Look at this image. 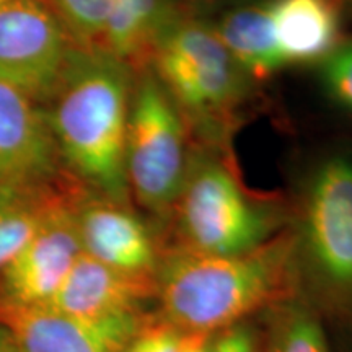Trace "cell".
I'll list each match as a JSON object with an SVG mask.
<instances>
[{
	"label": "cell",
	"instance_id": "4",
	"mask_svg": "<svg viewBox=\"0 0 352 352\" xmlns=\"http://www.w3.org/2000/svg\"><path fill=\"white\" fill-rule=\"evenodd\" d=\"M182 248L202 254L253 252L279 235L280 212L246 189L210 145L195 148L175 204Z\"/></svg>",
	"mask_w": 352,
	"mask_h": 352
},
{
	"label": "cell",
	"instance_id": "17",
	"mask_svg": "<svg viewBox=\"0 0 352 352\" xmlns=\"http://www.w3.org/2000/svg\"><path fill=\"white\" fill-rule=\"evenodd\" d=\"M270 352H328L318 318L300 303H284L274 320Z\"/></svg>",
	"mask_w": 352,
	"mask_h": 352
},
{
	"label": "cell",
	"instance_id": "15",
	"mask_svg": "<svg viewBox=\"0 0 352 352\" xmlns=\"http://www.w3.org/2000/svg\"><path fill=\"white\" fill-rule=\"evenodd\" d=\"M210 25L250 80H266L287 67L276 43L270 0L228 8Z\"/></svg>",
	"mask_w": 352,
	"mask_h": 352
},
{
	"label": "cell",
	"instance_id": "18",
	"mask_svg": "<svg viewBox=\"0 0 352 352\" xmlns=\"http://www.w3.org/2000/svg\"><path fill=\"white\" fill-rule=\"evenodd\" d=\"M78 50L98 51L113 0H44Z\"/></svg>",
	"mask_w": 352,
	"mask_h": 352
},
{
	"label": "cell",
	"instance_id": "19",
	"mask_svg": "<svg viewBox=\"0 0 352 352\" xmlns=\"http://www.w3.org/2000/svg\"><path fill=\"white\" fill-rule=\"evenodd\" d=\"M320 82L328 98L352 114V41L340 46L320 63Z\"/></svg>",
	"mask_w": 352,
	"mask_h": 352
},
{
	"label": "cell",
	"instance_id": "21",
	"mask_svg": "<svg viewBox=\"0 0 352 352\" xmlns=\"http://www.w3.org/2000/svg\"><path fill=\"white\" fill-rule=\"evenodd\" d=\"M214 352H256V347L246 329L228 328L222 336L215 338Z\"/></svg>",
	"mask_w": 352,
	"mask_h": 352
},
{
	"label": "cell",
	"instance_id": "5",
	"mask_svg": "<svg viewBox=\"0 0 352 352\" xmlns=\"http://www.w3.org/2000/svg\"><path fill=\"white\" fill-rule=\"evenodd\" d=\"M297 266L341 315L352 316V155L321 158L302 191Z\"/></svg>",
	"mask_w": 352,
	"mask_h": 352
},
{
	"label": "cell",
	"instance_id": "20",
	"mask_svg": "<svg viewBox=\"0 0 352 352\" xmlns=\"http://www.w3.org/2000/svg\"><path fill=\"white\" fill-rule=\"evenodd\" d=\"M184 331L168 321L142 324L121 352H179Z\"/></svg>",
	"mask_w": 352,
	"mask_h": 352
},
{
	"label": "cell",
	"instance_id": "13",
	"mask_svg": "<svg viewBox=\"0 0 352 352\" xmlns=\"http://www.w3.org/2000/svg\"><path fill=\"white\" fill-rule=\"evenodd\" d=\"M285 65L320 64L342 43L340 0H270Z\"/></svg>",
	"mask_w": 352,
	"mask_h": 352
},
{
	"label": "cell",
	"instance_id": "11",
	"mask_svg": "<svg viewBox=\"0 0 352 352\" xmlns=\"http://www.w3.org/2000/svg\"><path fill=\"white\" fill-rule=\"evenodd\" d=\"M142 321L140 315L85 320L47 305H0V323L19 352H121Z\"/></svg>",
	"mask_w": 352,
	"mask_h": 352
},
{
	"label": "cell",
	"instance_id": "2",
	"mask_svg": "<svg viewBox=\"0 0 352 352\" xmlns=\"http://www.w3.org/2000/svg\"><path fill=\"white\" fill-rule=\"evenodd\" d=\"M134 70L101 51L77 50L46 111L57 153L88 191L129 204L126 140Z\"/></svg>",
	"mask_w": 352,
	"mask_h": 352
},
{
	"label": "cell",
	"instance_id": "12",
	"mask_svg": "<svg viewBox=\"0 0 352 352\" xmlns=\"http://www.w3.org/2000/svg\"><path fill=\"white\" fill-rule=\"evenodd\" d=\"M157 296V279L124 274L82 253L47 307L85 320L139 315Z\"/></svg>",
	"mask_w": 352,
	"mask_h": 352
},
{
	"label": "cell",
	"instance_id": "16",
	"mask_svg": "<svg viewBox=\"0 0 352 352\" xmlns=\"http://www.w3.org/2000/svg\"><path fill=\"white\" fill-rule=\"evenodd\" d=\"M51 191L0 186V271L36 230Z\"/></svg>",
	"mask_w": 352,
	"mask_h": 352
},
{
	"label": "cell",
	"instance_id": "23",
	"mask_svg": "<svg viewBox=\"0 0 352 352\" xmlns=\"http://www.w3.org/2000/svg\"><path fill=\"white\" fill-rule=\"evenodd\" d=\"M192 2H212V0H192Z\"/></svg>",
	"mask_w": 352,
	"mask_h": 352
},
{
	"label": "cell",
	"instance_id": "1",
	"mask_svg": "<svg viewBox=\"0 0 352 352\" xmlns=\"http://www.w3.org/2000/svg\"><path fill=\"white\" fill-rule=\"evenodd\" d=\"M298 277L296 235L241 254H202L176 248L157 271L162 316L184 333L215 334L264 307L290 298Z\"/></svg>",
	"mask_w": 352,
	"mask_h": 352
},
{
	"label": "cell",
	"instance_id": "7",
	"mask_svg": "<svg viewBox=\"0 0 352 352\" xmlns=\"http://www.w3.org/2000/svg\"><path fill=\"white\" fill-rule=\"evenodd\" d=\"M78 47L44 0L0 6V80L44 104Z\"/></svg>",
	"mask_w": 352,
	"mask_h": 352
},
{
	"label": "cell",
	"instance_id": "8",
	"mask_svg": "<svg viewBox=\"0 0 352 352\" xmlns=\"http://www.w3.org/2000/svg\"><path fill=\"white\" fill-rule=\"evenodd\" d=\"M72 195L52 192L36 230L0 271V305H46L83 253Z\"/></svg>",
	"mask_w": 352,
	"mask_h": 352
},
{
	"label": "cell",
	"instance_id": "3",
	"mask_svg": "<svg viewBox=\"0 0 352 352\" xmlns=\"http://www.w3.org/2000/svg\"><path fill=\"white\" fill-rule=\"evenodd\" d=\"M189 129L212 147L226 135L252 80L208 21L179 10L158 41L151 65Z\"/></svg>",
	"mask_w": 352,
	"mask_h": 352
},
{
	"label": "cell",
	"instance_id": "6",
	"mask_svg": "<svg viewBox=\"0 0 352 352\" xmlns=\"http://www.w3.org/2000/svg\"><path fill=\"white\" fill-rule=\"evenodd\" d=\"M189 132L183 113L153 70H140L127 124L126 179L129 196L148 212H173L191 164Z\"/></svg>",
	"mask_w": 352,
	"mask_h": 352
},
{
	"label": "cell",
	"instance_id": "22",
	"mask_svg": "<svg viewBox=\"0 0 352 352\" xmlns=\"http://www.w3.org/2000/svg\"><path fill=\"white\" fill-rule=\"evenodd\" d=\"M215 334L184 333L179 352H214Z\"/></svg>",
	"mask_w": 352,
	"mask_h": 352
},
{
	"label": "cell",
	"instance_id": "14",
	"mask_svg": "<svg viewBox=\"0 0 352 352\" xmlns=\"http://www.w3.org/2000/svg\"><path fill=\"white\" fill-rule=\"evenodd\" d=\"M179 10L175 0H113L98 51L140 72Z\"/></svg>",
	"mask_w": 352,
	"mask_h": 352
},
{
	"label": "cell",
	"instance_id": "9",
	"mask_svg": "<svg viewBox=\"0 0 352 352\" xmlns=\"http://www.w3.org/2000/svg\"><path fill=\"white\" fill-rule=\"evenodd\" d=\"M60 170L44 108L0 80V186L50 189Z\"/></svg>",
	"mask_w": 352,
	"mask_h": 352
},
{
	"label": "cell",
	"instance_id": "24",
	"mask_svg": "<svg viewBox=\"0 0 352 352\" xmlns=\"http://www.w3.org/2000/svg\"><path fill=\"white\" fill-rule=\"evenodd\" d=\"M3 2H6V0H0V6H2V3H3Z\"/></svg>",
	"mask_w": 352,
	"mask_h": 352
},
{
	"label": "cell",
	"instance_id": "10",
	"mask_svg": "<svg viewBox=\"0 0 352 352\" xmlns=\"http://www.w3.org/2000/svg\"><path fill=\"white\" fill-rule=\"evenodd\" d=\"M72 206L83 253L124 274L157 279L158 253L147 226L129 204L96 192H77Z\"/></svg>",
	"mask_w": 352,
	"mask_h": 352
}]
</instances>
